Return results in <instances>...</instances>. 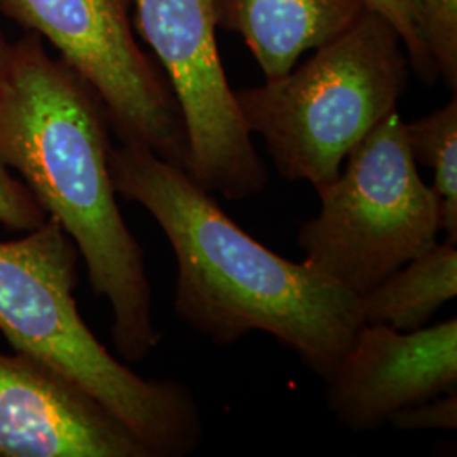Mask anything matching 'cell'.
Wrapping results in <instances>:
<instances>
[{
  "label": "cell",
  "instance_id": "3",
  "mask_svg": "<svg viewBox=\"0 0 457 457\" xmlns=\"http://www.w3.org/2000/svg\"><path fill=\"white\" fill-rule=\"evenodd\" d=\"M80 253L48 217L0 243V332L14 351L75 381L131 428L156 457L195 453L204 436L192 392L179 381L146 379L115 360L77 307Z\"/></svg>",
  "mask_w": 457,
  "mask_h": 457
},
{
  "label": "cell",
  "instance_id": "1",
  "mask_svg": "<svg viewBox=\"0 0 457 457\" xmlns=\"http://www.w3.org/2000/svg\"><path fill=\"white\" fill-rule=\"evenodd\" d=\"M115 194L139 204L177 260L175 313L217 345L266 332L326 379L362 322L361 302L239 228L188 173L137 143L109 154Z\"/></svg>",
  "mask_w": 457,
  "mask_h": 457
},
{
  "label": "cell",
  "instance_id": "6",
  "mask_svg": "<svg viewBox=\"0 0 457 457\" xmlns=\"http://www.w3.org/2000/svg\"><path fill=\"white\" fill-rule=\"evenodd\" d=\"M137 29L156 53L187 132L185 171L226 200L262 194L268 171L247 131L217 46L213 0H134Z\"/></svg>",
  "mask_w": 457,
  "mask_h": 457
},
{
  "label": "cell",
  "instance_id": "10",
  "mask_svg": "<svg viewBox=\"0 0 457 457\" xmlns=\"http://www.w3.org/2000/svg\"><path fill=\"white\" fill-rule=\"evenodd\" d=\"M364 0H213L217 28L237 33L266 80L294 70L305 51L354 26Z\"/></svg>",
  "mask_w": 457,
  "mask_h": 457
},
{
  "label": "cell",
  "instance_id": "12",
  "mask_svg": "<svg viewBox=\"0 0 457 457\" xmlns=\"http://www.w3.org/2000/svg\"><path fill=\"white\" fill-rule=\"evenodd\" d=\"M415 163L427 166L434 181L430 188L439 200L445 243H457V97L417 120L405 122Z\"/></svg>",
  "mask_w": 457,
  "mask_h": 457
},
{
  "label": "cell",
  "instance_id": "11",
  "mask_svg": "<svg viewBox=\"0 0 457 457\" xmlns=\"http://www.w3.org/2000/svg\"><path fill=\"white\" fill-rule=\"evenodd\" d=\"M457 295L456 245H434L361 295L364 324L417 330Z\"/></svg>",
  "mask_w": 457,
  "mask_h": 457
},
{
  "label": "cell",
  "instance_id": "15",
  "mask_svg": "<svg viewBox=\"0 0 457 457\" xmlns=\"http://www.w3.org/2000/svg\"><path fill=\"white\" fill-rule=\"evenodd\" d=\"M48 213L37 204L29 188L0 162V226L16 232L39 228Z\"/></svg>",
  "mask_w": 457,
  "mask_h": 457
},
{
  "label": "cell",
  "instance_id": "2",
  "mask_svg": "<svg viewBox=\"0 0 457 457\" xmlns=\"http://www.w3.org/2000/svg\"><path fill=\"white\" fill-rule=\"evenodd\" d=\"M109 126L97 94L36 34L11 45L0 71V162L71 237L92 292L109 302L115 351L137 362L162 336L143 247L115 200Z\"/></svg>",
  "mask_w": 457,
  "mask_h": 457
},
{
  "label": "cell",
  "instance_id": "8",
  "mask_svg": "<svg viewBox=\"0 0 457 457\" xmlns=\"http://www.w3.org/2000/svg\"><path fill=\"white\" fill-rule=\"evenodd\" d=\"M327 383V409L353 432L388 424L398 410L456 392L457 319L417 330L362 324Z\"/></svg>",
  "mask_w": 457,
  "mask_h": 457
},
{
  "label": "cell",
  "instance_id": "13",
  "mask_svg": "<svg viewBox=\"0 0 457 457\" xmlns=\"http://www.w3.org/2000/svg\"><path fill=\"white\" fill-rule=\"evenodd\" d=\"M420 31L439 79L456 94L457 0H417Z\"/></svg>",
  "mask_w": 457,
  "mask_h": 457
},
{
  "label": "cell",
  "instance_id": "9",
  "mask_svg": "<svg viewBox=\"0 0 457 457\" xmlns=\"http://www.w3.org/2000/svg\"><path fill=\"white\" fill-rule=\"evenodd\" d=\"M0 457H156L75 381L0 351Z\"/></svg>",
  "mask_w": 457,
  "mask_h": 457
},
{
  "label": "cell",
  "instance_id": "4",
  "mask_svg": "<svg viewBox=\"0 0 457 457\" xmlns=\"http://www.w3.org/2000/svg\"><path fill=\"white\" fill-rule=\"evenodd\" d=\"M410 63L392 24L373 11L305 63L236 92L251 134H260L278 173L317 190L337 179L347 154L396 111Z\"/></svg>",
  "mask_w": 457,
  "mask_h": 457
},
{
  "label": "cell",
  "instance_id": "7",
  "mask_svg": "<svg viewBox=\"0 0 457 457\" xmlns=\"http://www.w3.org/2000/svg\"><path fill=\"white\" fill-rule=\"evenodd\" d=\"M0 9L60 51L97 94L122 143L145 145L185 168L180 107L136 43L129 0H0Z\"/></svg>",
  "mask_w": 457,
  "mask_h": 457
},
{
  "label": "cell",
  "instance_id": "17",
  "mask_svg": "<svg viewBox=\"0 0 457 457\" xmlns=\"http://www.w3.org/2000/svg\"><path fill=\"white\" fill-rule=\"evenodd\" d=\"M9 51H11V45L7 43L5 36H4V33L0 31V71H2V68H4V65H5V62H7Z\"/></svg>",
  "mask_w": 457,
  "mask_h": 457
},
{
  "label": "cell",
  "instance_id": "14",
  "mask_svg": "<svg viewBox=\"0 0 457 457\" xmlns=\"http://www.w3.org/2000/svg\"><path fill=\"white\" fill-rule=\"evenodd\" d=\"M366 7L385 17L400 36L409 58L410 68L427 85L437 82L439 71L425 45L419 22L417 0H364Z\"/></svg>",
  "mask_w": 457,
  "mask_h": 457
},
{
  "label": "cell",
  "instance_id": "5",
  "mask_svg": "<svg viewBox=\"0 0 457 457\" xmlns=\"http://www.w3.org/2000/svg\"><path fill=\"white\" fill-rule=\"evenodd\" d=\"M320 212L302 224L303 262L353 295L437 245L439 200L427 185L398 111L347 154L336 180L317 188Z\"/></svg>",
  "mask_w": 457,
  "mask_h": 457
},
{
  "label": "cell",
  "instance_id": "16",
  "mask_svg": "<svg viewBox=\"0 0 457 457\" xmlns=\"http://www.w3.org/2000/svg\"><path fill=\"white\" fill-rule=\"evenodd\" d=\"M388 424L398 430H456L457 393H444L441 396L398 410L390 417Z\"/></svg>",
  "mask_w": 457,
  "mask_h": 457
}]
</instances>
